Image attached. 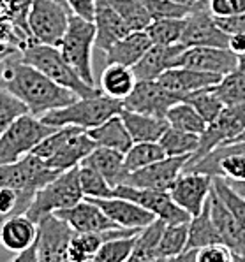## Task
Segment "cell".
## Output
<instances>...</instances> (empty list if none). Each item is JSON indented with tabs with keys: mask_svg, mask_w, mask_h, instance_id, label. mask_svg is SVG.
<instances>
[{
	"mask_svg": "<svg viewBox=\"0 0 245 262\" xmlns=\"http://www.w3.org/2000/svg\"><path fill=\"white\" fill-rule=\"evenodd\" d=\"M196 253H198V250H186L178 255L168 257L162 262H196Z\"/></svg>",
	"mask_w": 245,
	"mask_h": 262,
	"instance_id": "db71d44e",
	"label": "cell"
},
{
	"mask_svg": "<svg viewBox=\"0 0 245 262\" xmlns=\"http://www.w3.org/2000/svg\"><path fill=\"white\" fill-rule=\"evenodd\" d=\"M208 203H210V215L217 231H219L220 241L235 255H245V231L242 229V225L231 215L230 209L224 206V203L217 197L214 190L210 193Z\"/></svg>",
	"mask_w": 245,
	"mask_h": 262,
	"instance_id": "7402d4cb",
	"label": "cell"
},
{
	"mask_svg": "<svg viewBox=\"0 0 245 262\" xmlns=\"http://www.w3.org/2000/svg\"><path fill=\"white\" fill-rule=\"evenodd\" d=\"M57 2H58V4H62V6H66V7H69V6H67L66 0H57Z\"/></svg>",
	"mask_w": 245,
	"mask_h": 262,
	"instance_id": "94428289",
	"label": "cell"
},
{
	"mask_svg": "<svg viewBox=\"0 0 245 262\" xmlns=\"http://www.w3.org/2000/svg\"><path fill=\"white\" fill-rule=\"evenodd\" d=\"M147 6L152 19H162V18H186L194 7L182 6V4L171 2V0H143ZM201 4V2H199Z\"/></svg>",
	"mask_w": 245,
	"mask_h": 262,
	"instance_id": "7dc6e473",
	"label": "cell"
},
{
	"mask_svg": "<svg viewBox=\"0 0 245 262\" xmlns=\"http://www.w3.org/2000/svg\"><path fill=\"white\" fill-rule=\"evenodd\" d=\"M183 100L191 104V106L199 113V116L205 120L207 125L214 123L220 116L224 107H226L219 100V97L212 92V86L205 88V90H199V92H194V94H189Z\"/></svg>",
	"mask_w": 245,
	"mask_h": 262,
	"instance_id": "60d3db41",
	"label": "cell"
},
{
	"mask_svg": "<svg viewBox=\"0 0 245 262\" xmlns=\"http://www.w3.org/2000/svg\"><path fill=\"white\" fill-rule=\"evenodd\" d=\"M210 199V197H208ZM222 243L217 231L214 220L210 215V203L207 201V204L203 206L201 213L196 216H192L189 222V239H187V250H199L208 245Z\"/></svg>",
	"mask_w": 245,
	"mask_h": 262,
	"instance_id": "f546056e",
	"label": "cell"
},
{
	"mask_svg": "<svg viewBox=\"0 0 245 262\" xmlns=\"http://www.w3.org/2000/svg\"><path fill=\"white\" fill-rule=\"evenodd\" d=\"M124 110V100L111 99L106 95L76 99L74 102L60 110H53L41 116V122L50 127H79L90 130L99 127L111 116L120 115Z\"/></svg>",
	"mask_w": 245,
	"mask_h": 262,
	"instance_id": "3957f363",
	"label": "cell"
},
{
	"mask_svg": "<svg viewBox=\"0 0 245 262\" xmlns=\"http://www.w3.org/2000/svg\"><path fill=\"white\" fill-rule=\"evenodd\" d=\"M238 66V55H235L228 48H186L176 67H189L201 72L224 76L235 71Z\"/></svg>",
	"mask_w": 245,
	"mask_h": 262,
	"instance_id": "2e32d148",
	"label": "cell"
},
{
	"mask_svg": "<svg viewBox=\"0 0 245 262\" xmlns=\"http://www.w3.org/2000/svg\"><path fill=\"white\" fill-rule=\"evenodd\" d=\"M183 51H186L183 44H171V46L152 44L143 58L132 67V72L138 81H157L164 72L178 66Z\"/></svg>",
	"mask_w": 245,
	"mask_h": 262,
	"instance_id": "ac0fdd59",
	"label": "cell"
},
{
	"mask_svg": "<svg viewBox=\"0 0 245 262\" xmlns=\"http://www.w3.org/2000/svg\"><path fill=\"white\" fill-rule=\"evenodd\" d=\"M30 6H32V0H0V14L7 16L11 21H14L29 37H30V32H29Z\"/></svg>",
	"mask_w": 245,
	"mask_h": 262,
	"instance_id": "bcb514c9",
	"label": "cell"
},
{
	"mask_svg": "<svg viewBox=\"0 0 245 262\" xmlns=\"http://www.w3.org/2000/svg\"><path fill=\"white\" fill-rule=\"evenodd\" d=\"M103 243V232H74L69 243V260L90 262Z\"/></svg>",
	"mask_w": 245,
	"mask_h": 262,
	"instance_id": "74e56055",
	"label": "cell"
},
{
	"mask_svg": "<svg viewBox=\"0 0 245 262\" xmlns=\"http://www.w3.org/2000/svg\"><path fill=\"white\" fill-rule=\"evenodd\" d=\"M191 155L186 157H164L159 162H154L147 167L131 172L126 185L138 188H150V190H164L170 192L180 174L186 169L187 160Z\"/></svg>",
	"mask_w": 245,
	"mask_h": 262,
	"instance_id": "5bb4252c",
	"label": "cell"
},
{
	"mask_svg": "<svg viewBox=\"0 0 245 262\" xmlns=\"http://www.w3.org/2000/svg\"><path fill=\"white\" fill-rule=\"evenodd\" d=\"M18 56L23 63H29V66L35 67L39 72L48 76L51 81H55L60 86L72 92L78 99L103 95L99 86H90V84H87L79 78L78 72L66 62V58L62 56L57 46L30 42L19 51Z\"/></svg>",
	"mask_w": 245,
	"mask_h": 262,
	"instance_id": "7a4b0ae2",
	"label": "cell"
},
{
	"mask_svg": "<svg viewBox=\"0 0 245 262\" xmlns=\"http://www.w3.org/2000/svg\"><path fill=\"white\" fill-rule=\"evenodd\" d=\"M212 92L219 97V100L226 107L238 106L245 102V74L235 69L224 74L219 83L212 86Z\"/></svg>",
	"mask_w": 245,
	"mask_h": 262,
	"instance_id": "836d02e7",
	"label": "cell"
},
{
	"mask_svg": "<svg viewBox=\"0 0 245 262\" xmlns=\"http://www.w3.org/2000/svg\"><path fill=\"white\" fill-rule=\"evenodd\" d=\"M95 46V25L94 21L79 18L72 14L69 16V25L64 34L58 50L66 62L78 72V76L87 84L95 86L94 72H92V50Z\"/></svg>",
	"mask_w": 245,
	"mask_h": 262,
	"instance_id": "277c9868",
	"label": "cell"
},
{
	"mask_svg": "<svg viewBox=\"0 0 245 262\" xmlns=\"http://www.w3.org/2000/svg\"><path fill=\"white\" fill-rule=\"evenodd\" d=\"M136 236L104 241L90 262H127L132 255V250H134Z\"/></svg>",
	"mask_w": 245,
	"mask_h": 262,
	"instance_id": "7bdbcfd3",
	"label": "cell"
},
{
	"mask_svg": "<svg viewBox=\"0 0 245 262\" xmlns=\"http://www.w3.org/2000/svg\"><path fill=\"white\" fill-rule=\"evenodd\" d=\"M55 130L57 128L43 123L41 118L30 113L18 116L0 136V164H13L30 155L34 148Z\"/></svg>",
	"mask_w": 245,
	"mask_h": 262,
	"instance_id": "8992f818",
	"label": "cell"
},
{
	"mask_svg": "<svg viewBox=\"0 0 245 262\" xmlns=\"http://www.w3.org/2000/svg\"><path fill=\"white\" fill-rule=\"evenodd\" d=\"M66 2L72 14L79 16V18L87 19V21H94L95 0H66Z\"/></svg>",
	"mask_w": 245,
	"mask_h": 262,
	"instance_id": "f907efd6",
	"label": "cell"
},
{
	"mask_svg": "<svg viewBox=\"0 0 245 262\" xmlns=\"http://www.w3.org/2000/svg\"><path fill=\"white\" fill-rule=\"evenodd\" d=\"M228 50L238 56L243 55L245 53V34H231L230 42H228Z\"/></svg>",
	"mask_w": 245,
	"mask_h": 262,
	"instance_id": "f5cc1de1",
	"label": "cell"
},
{
	"mask_svg": "<svg viewBox=\"0 0 245 262\" xmlns=\"http://www.w3.org/2000/svg\"><path fill=\"white\" fill-rule=\"evenodd\" d=\"M95 148H97V144L90 139L87 130H83V132H79V134L71 136V138L67 139L50 159L44 160V162L48 164V167L55 169V171L66 172V171H69V169L81 166L83 160H85Z\"/></svg>",
	"mask_w": 245,
	"mask_h": 262,
	"instance_id": "603a6c76",
	"label": "cell"
},
{
	"mask_svg": "<svg viewBox=\"0 0 245 262\" xmlns=\"http://www.w3.org/2000/svg\"><path fill=\"white\" fill-rule=\"evenodd\" d=\"M186 18H162L152 19L150 25L145 28L152 44H160V46H171V44H180L182 39Z\"/></svg>",
	"mask_w": 245,
	"mask_h": 262,
	"instance_id": "d590c367",
	"label": "cell"
},
{
	"mask_svg": "<svg viewBox=\"0 0 245 262\" xmlns=\"http://www.w3.org/2000/svg\"><path fill=\"white\" fill-rule=\"evenodd\" d=\"M166 157L159 143H134L126 153V167L127 171L134 172L141 167H147L154 162H159Z\"/></svg>",
	"mask_w": 245,
	"mask_h": 262,
	"instance_id": "ab89813d",
	"label": "cell"
},
{
	"mask_svg": "<svg viewBox=\"0 0 245 262\" xmlns=\"http://www.w3.org/2000/svg\"><path fill=\"white\" fill-rule=\"evenodd\" d=\"M231 143H245V130H243L242 134H240L235 141H231Z\"/></svg>",
	"mask_w": 245,
	"mask_h": 262,
	"instance_id": "91938a15",
	"label": "cell"
},
{
	"mask_svg": "<svg viewBox=\"0 0 245 262\" xmlns=\"http://www.w3.org/2000/svg\"><path fill=\"white\" fill-rule=\"evenodd\" d=\"M228 42H230V34H226L217 25L215 16L208 9V0L198 4L186 16V25L180 39V44L186 48H228Z\"/></svg>",
	"mask_w": 245,
	"mask_h": 262,
	"instance_id": "9c48e42d",
	"label": "cell"
},
{
	"mask_svg": "<svg viewBox=\"0 0 245 262\" xmlns=\"http://www.w3.org/2000/svg\"><path fill=\"white\" fill-rule=\"evenodd\" d=\"M217 25L222 28L226 34H245V13L231 18H215Z\"/></svg>",
	"mask_w": 245,
	"mask_h": 262,
	"instance_id": "816d5d0a",
	"label": "cell"
},
{
	"mask_svg": "<svg viewBox=\"0 0 245 262\" xmlns=\"http://www.w3.org/2000/svg\"><path fill=\"white\" fill-rule=\"evenodd\" d=\"M27 113H29V110H27V106L22 100L16 99V97L11 94V92H7L4 86H0V136L4 134V130H6L18 116L27 115Z\"/></svg>",
	"mask_w": 245,
	"mask_h": 262,
	"instance_id": "f6af8a7d",
	"label": "cell"
},
{
	"mask_svg": "<svg viewBox=\"0 0 245 262\" xmlns=\"http://www.w3.org/2000/svg\"><path fill=\"white\" fill-rule=\"evenodd\" d=\"M164 227H166V222L162 220H154L150 225L143 227L141 231L136 236V243L134 250H132V259H139V260H150V259H162L159 257L157 250L160 237H162Z\"/></svg>",
	"mask_w": 245,
	"mask_h": 262,
	"instance_id": "4dcf8cb0",
	"label": "cell"
},
{
	"mask_svg": "<svg viewBox=\"0 0 245 262\" xmlns=\"http://www.w3.org/2000/svg\"><path fill=\"white\" fill-rule=\"evenodd\" d=\"M120 18L127 23L132 32L145 30L152 21V16L148 13L143 0H108Z\"/></svg>",
	"mask_w": 245,
	"mask_h": 262,
	"instance_id": "8d00e7d4",
	"label": "cell"
},
{
	"mask_svg": "<svg viewBox=\"0 0 245 262\" xmlns=\"http://www.w3.org/2000/svg\"><path fill=\"white\" fill-rule=\"evenodd\" d=\"M208 9L215 18H231L245 13V0H208Z\"/></svg>",
	"mask_w": 245,
	"mask_h": 262,
	"instance_id": "681fc988",
	"label": "cell"
},
{
	"mask_svg": "<svg viewBox=\"0 0 245 262\" xmlns=\"http://www.w3.org/2000/svg\"><path fill=\"white\" fill-rule=\"evenodd\" d=\"M196 262H235V253L224 243L208 245L198 250Z\"/></svg>",
	"mask_w": 245,
	"mask_h": 262,
	"instance_id": "c3c4849f",
	"label": "cell"
},
{
	"mask_svg": "<svg viewBox=\"0 0 245 262\" xmlns=\"http://www.w3.org/2000/svg\"><path fill=\"white\" fill-rule=\"evenodd\" d=\"M71 9L57 0H32L29 32L32 42L58 46L69 25Z\"/></svg>",
	"mask_w": 245,
	"mask_h": 262,
	"instance_id": "52a82bcc",
	"label": "cell"
},
{
	"mask_svg": "<svg viewBox=\"0 0 245 262\" xmlns=\"http://www.w3.org/2000/svg\"><path fill=\"white\" fill-rule=\"evenodd\" d=\"M113 195L139 204L147 211H150L152 215H155V219L166 222L168 225L191 222V215L187 211H183L178 204H175L170 192L138 188V187H131V185H120V187L113 188Z\"/></svg>",
	"mask_w": 245,
	"mask_h": 262,
	"instance_id": "30bf717a",
	"label": "cell"
},
{
	"mask_svg": "<svg viewBox=\"0 0 245 262\" xmlns=\"http://www.w3.org/2000/svg\"><path fill=\"white\" fill-rule=\"evenodd\" d=\"M18 55L16 53L2 62L0 86L22 100L30 115L41 118L46 113L69 106L78 99L72 92L51 81L35 67L23 63Z\"/></svg>",
	"mask_w": 245,
	"mask_h": 262,
	"instance_id": "6da1fadb",
	"label": "cell"
},
{
	"mask_svg": "<svg viewBox=\"0 0 245 262\" xmlns=\"http://www.w3.org/2000/svg\"><path fill=\"white\" fill-rule=\"evenodd\" d=\"M182 100L183 97L166 90L159 81H138L131 95L124 99V110L166 118V113Z\"/></svg>",
	"mask_w": 245,
	"mask_h": 262,
	"instance_id": "4fadbf2b",
	"label": "cell"
},
{
	"mask_svg": "<svg viewBox=\"0 0 245 262\" xmlns=\"http://www.w3.org/2000/svg\"><path fill=\"white\" fill-rule=\"evenodd\" d=\"M187 239H189V222L186 224H166L159 243V257L168 259V257L178 255V253L187 250Z\"/></svg>",
	"mask_w": 245,
	"mask_h": 262,
	"instance_id": "f35d334b",
	"label": "cell"
},
{
	"mask_svg": "<svg viewBox=\"0 0 245 262\" xmlns=\"http://www.w3.org/2000/svg\"><path fill=\"white\" fill-rule=\"evenodd\" d=\"M136 83H138V79H136L131 67L111 63V66H106V69L103 71L101 81H99V90L106 97L124 100L126 97L131 95Z\"/></svg>",
	"mask_w": 245,
	"mask_h": 262,
	"instance_id": "f1b7e54d",
	"label": "cell"
},
{
	"mask_svg": "<svg viewBox=\"0 0 245 262\" xmlns=\"http://www.w3.org/2000/svg\"><path fill=\"white\" fill-rule=\"evenodd\" d=\"M236 69L242 71L243 74H245V53L238 56V66H236Z\"/></svg>",
	"mask_w": 245,
	"mask_h": 262,
	"instance_id": "6f0895ef",
	"label": "cell"
},
{
	"mask_svg": "<svg viewBox=\"0 0 245 262\" xmlns=\"http://www.w3.org/2000/svg\"><path fill=\"white\" fill-rule=\"evenodd\" d=\"M166 122L170 123V127L178 128V130H183V132H191V134H198V136H201L208 127V125L205 123V120L199 116V113L189 102H186V100L175 104V106L166 113Z\"/></svg>",
	"mask_w": 245,
	"mask_h": 262,
	"instance_id": "d6a6232c",
	"label": "cell"
},
{
	"mask_svg": "<svg viewBox=\"0 0 245 262\" xmlns=\"http://www.w3.org/2000/svg\"><path fill=\"white\" fill-rule=\"evenodd\" d=\"M83 199L85 195L79 187L78 167L69 169L66 172H60L53 181H50L41 190H37L29 211H27V216L32 222L39 224L44 216L55 215L60 209L76 206Z\"/></svg>",
	"mask_w": 245,
	"mask_h": 262,
	"instance_id": "5b68a950",
	"label": "cell"
},
{
	"mask_svg": "<svg viewBox=\"0 0 245 262\" xmlns=\"http://www.w3.org/2000/svg\"><path fill=\"white\" fill-rule=\"evenodd\" d=\"M94 25H95V46L101 51H104V53L116 41H120L129 32H132L127 27V23L120 18V14L110 6L108 0H95Z\"/></svg>",
	"mask_w": 245,
	"mask_h": 262,
	"instance_id": "ffe728a7",
	"label": "cell"
},
{
	"mask_svg": "<svg viewBox=\"0 0 245 262\" xmlns=\"http://www.w3.org/2000/svg\"><path fill=\"white\" fill-rule=\"evenodd\" d=\"M222 76L210 74V72H201L196 69H189V67H173V69L166 71L157 81L162 84L166 90L173 92V94L186 97L194 92L210 88L219 83Z\"/></svg>",
	"mask_w": 245,
	"mask_h": 262,
	"instance_id": "44dd1931",
	"label": "cell"
},
{
	"mask_svg": "<svg viewBox=\"0 0 245 262\" xmlns=\"http://www.w3.org/2000/svg\"><path fill=\"white\" fill-rule=\"evenodd\" d=\"M16 53H18V51H11V50H0V63H2L6 58H9V56L16 55Z\"/></svg>",
	"mask_w": 245,
	"mask_h": 262,
	"instance_id": "9f6ffc18",
	"label": "cell"
},
{
	"mask_svg": "<svg viewBox=\"0 0 245 262\" xmlns=\"http://www.w3.org/2000/svg\"><path fill=\"white\" fill-rule=\"evenodd\" d=\"M81 164L94 167L111 188L126 185L129 178V171L126 167V153L111 150V148L97 146Z\"/></svg>",
	"mask_w": 245,
	"mask_h": 262,
	"instance_id": "cb8c5ba5",
	"label": "cell"
},
{
	"mask_svg": "<svg viewBox=\"0 0 245 262\" xmlns=\"http://www.w3.org/2000/svg\"><path fill=\"white\" fill-rule=\"evenodd\" d=\"M164 259H150V260H139V259H132V257H131V259L129 260H127V262H162Z\"/></svg>",
	"mask_w": 245,
	"mask_h": 262,
	"instance_id": "680465c9",
	"label": "cell"
},
{
	"mask_svg": "<svg viewBox=\"0 0 245 262\" xmlns=\"http://www.w3.org/2000/svg\"><path fill=\"white\" fill-rule=\"evenodd\" d=\"M87 134L90 136V139L94 141L97 146L103 148H111L120 153H127L132 146V138L129 130L126 128L120 115L111 116L110 120H106L99 127H94L90 130H87Z\"/></svg>",
	"mask_w": 245,
	"mask_h": 262,
	"instance_id": "83f0119b",
	"label": "cell"
},
{
	"mask_svg": "<svg viewBox=\"0 0 245 262\" xmlns=\"http://www.w3.org/2000/svg\"><path fill=\"white\" fill-rule=\"evenodd\" d=\"M212 190L217 193L220 201L224 203V206L231 211V215L238 220V224L242 225L245 231V197L240 195L236 190H233L224 178H214L212 183Z\"/></svg>",
	"mask_w": 245,
	"mask_h": 262,
	"instance_id": "ee69618b",
	"label": "cell"
},
{
	"mask_svg": "<svg viewBox=\"0 0 245 262\" xmlns=\"http://www.w3.org/2000/svg\"><path fill=\"white\" fill-rule=\"evenodd\" d=\"M60 174L34 153L13 164H0V188H19L37 193Z\"/></svg>",
	"mask_w": 245,
	"mask_h": 262,
	"instance_id": "ba28073f",
	"label": "cell"
},
{
	"mask_svg": "<svg viewBox=\"0 0 245 262\" xmlns=\"http://www.w3.org/2000/svg\"><path fill=\"white\" fill-rule=\"evenodd\" d=\"M37 224L27 215H18L6 220L0 227V245L14 253H22L35 245Z\"/></svg>",
	"mask_w": 245,
	"mask_h": 262,
	"instance_id": "484cf974",
	"label": "cell"
},
{
	"mask_svg": "<svg viewBox=\"0 0 245 262\" xmlns=\"http://www.w3.org/2000/svg\"><path fill=\"white\" fill-rule=\"evenodd\" d=\"M55 215L66 222L74 232H106L110 229L120 227L111 219H108L106 213L94 201L87 197L76 206L60 209Z\"/></svg>",
	"mask_w": 245,
	"mask_h": 262,
	"instance_id": "e0dca14e",
	"label": "cell"
},
{
	"mask_svg": "<svg viewBox=\"0 0 245 262\" xmlns=\"http://www.w3.org/2000/svg\"><path fill=\"white\" fill-rule=\"evenodd\" d=\"M157 143L166 153V157H192L199 148V136L168 127Z\"/></svg>",
	"mask_w": 245,
	"mask_h": 262,
	"instance_id": "1f68e13d",
	"label": "cell"
},
{
	"mask_svg": "<svg viewBox=\"0 0 245 262\" xmlns=\"http://www.w3.org/2000/svg\"><path fill=\"white\" fill-rule=\"evenodd\" d=\"M150 46L152 41L145 30L129 32L126 37L116 41L106 51V66L118 63V66H126L132 69L143 58V55L150 50Z\"/></svg>",
	"mask_w": 245,
	"mask_h": 262,
	"instance_id": "d4e9b609",
	"label": "cell"
},
{
	"mask_svg": "<svg viewBox=\"0 0 245 262\" xmlns=\"http://www.w3.org/2000/svg\"><path fill=\"white\" fill-rule=\"evenodd\" d=\"M243 130H245V102L238 104V106L224 107L219 118L214 123L208 125L207 130L199 136L198 151L187 160L186 166L198 162L201 157L210 153L214 148L220 146V144H230Z\"/></svg>",
	"mask_w": 245,
	"mask_h": 262,
	"instance_id": "8fae6325",
	"label": "cell"
},
{
	"mask_svg": "<svg viewBox=\"0 0 245 262\" xmlns=\"http://www.w3.org/2000/svg\"><path fill=\"white\" fill-rule=\"evenodd\" d=\"M120 118L129 130L132 143H157L160 136L170 127L166 118H155V116L141 115L129 110H122Z\"/></svg>",
	"mask_w": 245,
	"mask_h": 262,
	"instance_id": "4316f807",
	"label": "cell"
},
{
	"mask_svg": "<svg viewBox=\"0 0 245 262\" xmlns=\"http://www.w3.org/2000/svg\"><path fill=\"white\" fill-rule=\"evenodd\" d=\"M35 193L19 188H0V227L6 220L27 215Z\"/></svg>",
	"mask_w": 245,
	"mask_h": 262,
	"instance_id": "e575fe53",
	"label": "cell"
},
{
	"mask_svg": "<svg viewBox=\"0 0 245 262\" xmlns=\"http://www.w3.org/2000/svg\"><path fill=\"white\" fill-rule=\"evenodd\" d=\"M212 183H214L212 176L203 174V172L183 171L176 178L173 187L170 188V195L175 201V204H178L192 219V216L199 215L203 206L207 204L212 193Z\"/></svg>",
	"mask_w": 245,
	"mask_h": 262,
	"instance_id": "9a60e30c",
	"label": "cell"
},
{
	"mask_svg": "<svg viewBox=\"0 0 245 262\" xmlns=\"http://www.w3.org/2000/svg\"><path fill=\"white\" fill-rule=\"evenodd\" d=\"M99 208L106 213L108 219H111L116 225L126 229H143L150 225L155 219L150 211H147L139 204L132 201L122 199V197H106V199H92Z\"/></svg>",
	"mask_w": 245,
	"mask_h": 262,
	"instance_id": "d6986e66",
	"label": "cell"
},
{
	"mask_svg": "<svg viewBox=\"0 0 245 262\" xmlns=\"http://www.w3.org/2000/svg\"><path fill=\"white\" fill-rule=\"evenodd\" d=\"M171 2L182 4V6H189V7H194V6H198L199 2H203V0H171Z\"/></svg>",
	"mask_w": 245,
	"mask_h": 262,
	"instance_id": "11a10c76",
	"label": "cell"
},
{
	"mask_svg": "<svg viewBox=\"0 0 245 262\" xmlns=\"http://www.w3.org/2000/svg\"><path fill=\"white\" fill-rule=\"evenodd\" d=\"M74 231L57 215H48L37 224V260L39 262H71L69 243Z\"/></svg>",
	"mask_w": 245,
	"mask_h": 262,
	"instance_id": "7c38bea8",
	"label": "cell"
},
{
	"mask_svg": "<svg viewBox=\"0 0 245 262\" xmlns=\"http://www.w3.org/2000/svg\"><path fill=\"white\" fill-rule=\"evenodd\" d=\"M78 180L81 192L87 199H106V197H113V188L108 185V181L90 166L78 167Z\"/></svg>",
	"mask_w": 245,
	"mask_h": 262,
	"instance_id": "b9f144b4",
	"label": "cell"
}]
</instances>
